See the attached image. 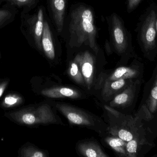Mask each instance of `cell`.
I'll return each instance as SVG.
<instances>
[{
    "label": "cell",
    "mask_w": 157,
    "mask_h": 157,
    "mask_svg": "<svg viewBox=\"0 0 157 157\" xmlns=\"http://www.w3.org/2000/svg\"><path fill=\"white\" fill-rule=\"evenodd\" d=\"M14 4L17 5L19 6L27 5L29 4L32 0H7Z\"/></svg>",
    "instance_id": "cell-24"
},
{
    "label": "cell",
    "mask_w": 157,
    "mask_h": 157,
    "mask_svg": "<svg viewBox=\"0 0 157 157\" xmlns=\"http://www.w3.org/2000/svg\"><path fill=\"white\" fill-rule=\"evenodd\" d=\"M137 73L135 69L126 66H120L112 71L104 70L99 78L95 92L98 87L103 82L122 79H132L137 76Z\"/></svg>",
    "instance_id": "cell-10"
},
{
    "label": "cell",
    "mask_w": 157,
    "mask_h": 157,
    "mask_svg": "<svg viewBox=\"0 0 157 157\" xmlns=\"http://www.w3.org/2000/svg\"><path fill=\"white\" fill-rule=\"evenodd\" d=\"M21 96L17 94H9L6 96L2 102V106L5 108H11L17 106L23 102Z\"/></svg>",
    "instance_id": "cell-20"
},
{
    "label": "cell",
    "mask_w": 157,
    "mask_h": 157,
    "mask_svg": "<svg viewBox=\"0 0 157 157\" xmlns=\"http://www.w3.org/2000/svg\"><path fill=\"white\" fill-rule=\"evenodd\" d=\"M76 151L80 156L109 157L98 142L94 139H85L78 141L76 145Z\"/></svg>",
    "instance_id": "cell-9"
},
{
    "label": "cell",
    "mask_w": 157,
    "mask_h": 157,
    "mask_svg": "<svg viewBox=\"0 0 157 157\" xmlns=\"http://www.w3.org/2000/svg\"><path fill=\"white\" fill-rule=\"evenodd\" d=\"M156 17L155 11L152 10L146 18L141 29V40L146 51L150 50L155 46Z\"/></svg>",
    "instance_id": "cell-8"
},
{
    "label": "cell",
    "mask_w": 157,
    "mask_h": 157,
    "mask_svg": "<svg viewBox=\"0 0 157 157\" xmlns=\"http://www.w3.org/2000/svg\"><path fill=\"white\" fill-rule=\"evenodd\" d=\"M52 100L13 112L10 116L21 124L27 125H64Z\"/></svg>",
    "instance_id": "cell-3"
},
{
    "label": "cell",
    "mask_w": 157,
    "mask_h": 157,
    "mask_svg": "<svg viewBox=\"0 0 157 157\" xmlns=\"http://www.w3.org/2000/svg\"><path fill=\"white\" fill-rule=\"evenodd\" d=\"M112 34L115 49L122 54L127 49V38L122 23L116 14L113 16Z\"/></svg>",
    "instance_id": "cell-11"
},
{
    "label": "cell",
    "mask_w": 157,
    "mask_h": 157,
    "mask_svg": "<svg viewBox=\"0 0 157 157\" xmlns=\"http://www.w3.org/2000/svg\"><path fill=\"white\" fill-rule=\"evenodd\" d=\"M74 58L84 77L86 91L90 96H94L99 78L104 70V64L99 62L97 57L88 50L78 53Z\"/></svg>",
    "instance_id": "cell-5"
},
{
    "label": "cell",
    "mask_w": 157,
    "mask_h": 157,
    "mask_svg": "<svg viewBox=\"0 0 157 157\" xmlns=\"http://www.w3.org/2000/svg\"><path fill=\"white\" fill-rule=\"evenodd\" d=\"M155 84L147 100L148 109L152 113L155 112L157 109V76Z\"/></svg>",
    "instance_id": "cell-19"
},
{
    "label": "cell",
    "mask_w": 157,
    "mask_h": 157,
    "mask_svg": "<svg viewBox=\"0 0 157 157\" xmlns=\"http://www.w3.org/2000/svg\"><path fill=\"white\" fill-rule=\"evenodd\" d=\"M10 15L9 11L6 10H0V25L6 21Z\"/></svg>",
    "instance_id": "cell-23"
},
{
    "label": "cell",
    "mask_w": 157,
    "mask_h": 157,
    "mask_svg": "<svg viewBox=\"0 0 157 157\" xmlns=\"http://www.w3.org/2000/svg\"><path fill=\"white\" fill-rule=\"evenodd\" d=\"M142 0H127V9L129 12L133 10Z\"/></svg>",
    "instance_id": "cell-22"
},
{
    "label": "cell",
    "mask_w": 157,
    "mask_h": 157,
    "mask_svg": "<svg viewBox=\"0 0 157 157\" xmlns=\"http://www.w3.org/2000/svg\"><path fill=\"white\" fill-rule=\"evenodd\" d=\"M138 141L136 138H134L131 141L127 142L126 150L127 157H136L137 154Z\"/></svg>",
    "instance_id": "cell-21"
},
{
    "label": "cell",
    "mask_w": 157,
    "mask_h": 157,
    "mask_svg": "<svg viewBox=\"0 0 157 157\" xmlns=\"http://www.w3.org/2000/svg\"><path fill=\"white\" fill-rule=\"evenodd\" d=\"M156 32L157 33V15L156 17Z\"/></svg>",
    "instance_id": "cell-26"
},
{
    "label": "cell",
    "mask_w": 157,
    "mask_h": 157,
    "mask_svg": "<svg viewBox=\"0 0 157 157\" xmlns=\"http://www.w3.org/2000/svg\"><path fill=\"white\" fill-rule=\"evenodd\" d=\"M42 51L46 58L49 61L52 62V65H55L56 53L52 42L51 32L48 24L47 21L44 22L43 33L41 38Z\"/></svg>",
    "instance_id": "cell-13"
},
{
    "label": "cell",
    "mask_w": 157,
    "mask_h": 157,
    "mask_svg": "<svg viewBox=\"0 0 157 157\" xmlns=\"http://www.w3.org/2000/svg\"><path fill=\"white\" fill-rule=\"evenodd\" d=\"M52 101L57 110L67 119L70 125L94 131L101 137L107 135L108 124L101 117L69 103Z\"/></svg>",
    "instance_id": "cell-2"
},
{
    "label": "cell",
    "mask_w": 157,
    "mask_h": 157,
    "mask_svg": "<svg viewBox=\"0 0 157 157\" xmlns=\"http://www.w3.org/2000/svg\"><path fill=\"white\" fill-rule=\"evenodd\" d=\"M43 26L44 21L43 10L42 9H40L36 19V22L33 24L32 31L36 45L39 50L41 51H42L41 38L43 33Z\"/></svg>",
    "instance_id": "cell-17"
},
{
    "label": "cell",
    "mask_w": 157,
    "mask_h": 157,
    "mask_svg": "<svg viewBox=\"0 0 157 157\" xmlns=\"http://www.w3.org/2000/svg\"><path fill=\"white\" fill-rule=\"evenodd\" d=\"M41 85L39 94L48 100H82L90 96L80 88L63 84L61 79L54 74L45 77Z\"/></svg>",
    "instance_id": "cell-4"
},
{
    "label": "cell",
    "mask_w": 157,
    "mask_h": 157,
    "mask_svg": "<svg viewBox=\"0 0 157 157\" xmlns=\"http://www.w3.org/2000/svg\"><path fill=\"white\" fill-rule=\"evenodd\" d=\"M105 112V120L108 124L107 134L119 137L128 142L133 139L134 132L131 130L126 116L119 111L102 104Z\"/></svg>",
    "instance_id": "cell-6"
},
{
    "label": "cell",
    "mask_w": 157,
    "mask_h": 157,
    "mask_svg": "<svg viewBox=\"0 0 157 157\" xmlns=\"http://www.w3.org/2000/svg\"><path fill=\"white\" fill-rule=\"evenodd\" d=\"M101 138L103 143L116 154L120 156L127 157L126 150L127 142L117 136L109 134L106 135Z\"/></svg>",
    "instance_id": "cell-16"
},
{
    "label": "cell",
    "mask_w": 157,
    "mask_h": 157,
    "mask_svg": "<svg viewBox=\"0 0 157 157\" xmlns=\"http://www.w3.org/2000/svg\"><path fill=\"white\" fill-rule=\"evenodd\" d=\"M131 79H122L103 82L98 87L94 96L102 104H108L116 95L127 87L132 82Z\"/></svg>",
    "instance_id": "cell-7"
},
{
    "label": "cell",
    "mask_w": 157,
    "mask_h": 157,
    "mask_svg": "<svg viewBox=\"0 0 157 157\" xmlns=\"http://www.w3.org/2000/svg\"><path fill=\"white\" fill-rule=\"evenodd\" d=\"M7 85H8L7 81H5L0 84V97L2 96V95L4 92Z\"/></svg>",
    "instance_id": "cell-25"
},
{
    "label": "cell",
    "mask_w": 157,
    "mask_h": 157,
    "mask_svg": "<svg viewBox=\"0 0 157 157\" xmlns=\"http://www.w3.org/2000/svg\"><path fill=\"white\" fill-rule=\"evenodd\" d=\"M70 31L75 38L78 47L82 44L88 45L95 53L99 49L96 42L97 32L94 24L92 11L84 6H80L71 14Z\"/></svg>",
    "instance_id": "cell-1"
},
{
    "label": "cell",
    "mask_w": 157,
    "mask_h": 157,
    "mask_svg": "<svg viewBox=\"0 0 157 157\" xmlns=\"http://www.w3.org/2000/svg\"><path fill=\"white\" fill-rule=\"evenodd\" d=\"M136 87L131 82L127 87L116 95L107 105L114 109L124 108L131 105L133 101Z\"/></svg>",
    "instance_id": "cell-12"
},
{
    "label": "cell",
    "mask_w": 157,
    "mask_h": 157,
    "mask_svg": "<svg viewBox=\"0 0 157 157\" xmlns=\"http://www.w3.org/2000/svg\"><path fill=\"white\" fill-rule=\"evenodd\" d=\"M66 0H49L50 6L53 14V18L59 32L63 28Z\"/></svg>",
    "instance_id": "cell-14"
},
{
    "label": "cell",
    "mask_w": 157,
    "mask_h": 157,
    "mask_svg": "<svg viewBox=\"0 0 157 157\" xmlns=\"http://www.w3.org/2000/svg\"><path fill=\"white\" fill-rule=\"evenodd\" d=\"M21 156L23 157H48V151L40 149L34 146L25 147L21 150Z\"/></svg>",
    "instance_id": "cell-18"
},
{
    "label": "cell",
    "mask_w": 157,
    "mask_h": 157,
    "mask_svg": "<svg viewBox=\"0 0 157 157\" xmlns=\"http://www.w3.org/2000/svg\"><path fill=\"white\" fill-rule=\"evenodd\" d=\"M66 73L68 77L71 81L78 87L86 91V85L84 77L78 63L74 58L71 59L68 62Z\"/></svg>",
    "instance_id": "cell-15"
}]
</instances>
